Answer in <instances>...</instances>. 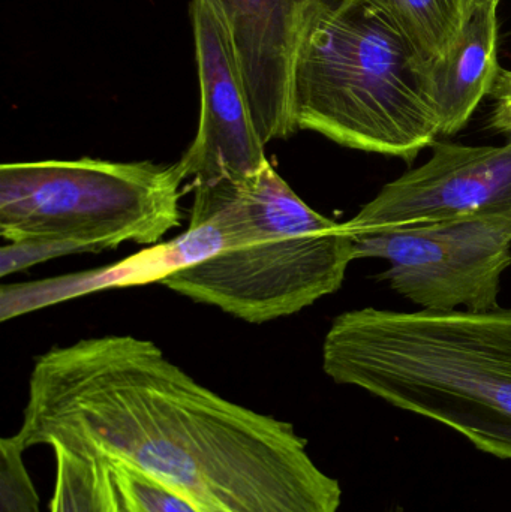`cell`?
Here are the masks:
<instances>
[{
  "instance_id": "cell-2",
  "label": "cell",
  "mask_w": 511,
  "mask_h": 512,
  "mask_svg": "<svg viewBox=\"0 0 511 512\" xmlns=\"http://www.w3.org/2000/svg\"><path fill=\"white\" fill-rule=\"evenodd\" d=\"M323 370L511 460V310H350L333 319Z\"/></svg>"
},
{
  "instance_id": "cell-8",
  "label": "cell",
  "mask_w": 511,
  "mask_h": 512,
  "mask_svg": "<svg viewBox=\"0 0 511 512\" xmlns=\"http://www.w3.org/2000/svg\"><path fill=\"white\" fill-rule=\"evenodd\" d=\"M195 60L200 81V122L180 159L194 186L242 179L269 162L234 53L230 27L212 0H192Z\"/></svg>"
},
{
  "instance_id": "cell-16",
  "label": "cell",
  "mask_w": 511,
  "mask_h": 512,
  "mask_svg": "<svg viewBox=\"0 0 511 512\" xmlns=\"http://www.w3.org/2000/svg\"><path fill=\"white\" fill-rule=\"evenodd\" d=\"M390 512H402L401 510H393V511H390Z\"/></svg>"
},
{
  "instance_id": "cell-4",
  "label": "cell",
  "mask_w": 511,
  "mask_h": 512,
  "mask_svg": "<svg viewBox=\"0 0 511 512\" xmlns=\"http://www.w3.org/2000/svg\"><path fill=\"white\" fill-rule=\"evenodd\" d=\"M428 71L369 0H314L294 63L297 131L411 164L440 137Z\"/></svg>"
},
{
  "instance_id": "cell-6",
  "label": "cell",
  "mask_w": 511,
  "mask_h": 512,
  "mask_svg": "<svg viewBox=\"0 0 511 512\" xmlns=\"http://www.w3.org/2000/svg\"><path fill=\"white\" fill-rule=\"evenodd\" d=\"M354 240L356 258L386 261L378 279L422 310L500 307L501 277L511 265V210L356 234Z\"/></svg>"
},
{
  "instance_id": "cell-9",
  "label": "cell",
  "mask_w": 511,
  "mask_h": 512,
  "mask_svg": "<svg viewBox=\"0 0 511 512\" xmlns=\"http://www.w3.org/2000/svg\"><path fill=\"white\" fill-rule=\"evenodd\" d=\"M227 20L255 128L264 144L297 131L293 75L314 0H212Z\"/></svg>"
},
{
  "instance_id": "cell-10",
  "label": "cell",
  "mask_w": 511,
  "mask_h": 512,
  "mask_svg": "<svg viewBox=\"0 0 511 512\" xmlns=\"http://www.w3.org/2000/svg\"><path fill=\"white\" fill-rule=\"evenodd\" d=\"M498 5L500 0H476L447 56L429 65V93L443 137H452L467 126L501 68Z\"/></svg>"
},
{
  "instance_id": "cell-14",
  "label": "cell",
  "mask_w": 511,
  "mask_h": 512,
  "mask_svg": "<svg viewBox=\"0 0 511 512\" xmlns=\"http://www.w3.org/2000/svg\"><path fill=\"white\" fill-rule=\"evenodd\" d=\"M20 436L0 441V512H41L39 496L24 465Z\"/></svg>"
},
{
  "instance_id": "cell-7",
  "label": "cell",
  "mask_w": 511,
  "mask_h": 512,
  "mask_svg": "<svg viewBox=\"0 0 511 512\" xmlns=\"http://www.w3.org/2000/svg\"><path fill=\"white\" fill-rule=\"evenodd\" d=\"M431 149L426 164L387 183L345 228L356 236L511 210V138L503 146L434 141Z\"/></svg>"
},
{
  "instance_id": "cell-11",
  "label": "cell",
  "mask_w": 511,
  "mask_h": 512,
  "mask_svg": "<svg viewBox=\"0 0 511 512\" xmlns=\"http://www.w3.org/2000/svg\"><path fill=\"white\" fill-rule=\"evenodd\" d=\"M425 60H443L461 35L476 0H369Z\"/></svg>"
},
{
  "instance_id": "cell-13",
  "label": "cell",
  "mask_w": 511,
  "mask_h": 512,
  "mask_svg": "<svg viewBox=\"0 0 511 512\" xmlns=\"http://www.w3.org/2000/svg\"><path fill=\"white\" fill-rule=\"evenodd\" d=\"M110 468L125 512H200L179 493L131 466L110 463Z\"/></svg>"
},
{
  "instance_id": "cell-15",
  "label": "cell",
  "mask_w": 511,
  "mask_h": 512,
  "mask_svg": "<svg viewBox=\"0 0 511 512\" xmlns=\"http://www.w3.org/2000/svg\"><path fill=\"white\" fill-rule=\"evenodd\" d=\"M489 98L494 102L489 128L511 138V71L500 68L489 90Z\"/></svg>"
},
{
  "instance_id": "cell-1",
  "label": "cell",
  "mask_w": 511,
  "mask_h": 512,
  "mask_svg": "<svg viewBox=\"0 0 511 512\" xmlns=\"http://www.w3.org/2000/svg\"><path fill=\"white\" fill-rule=\"evenodd\" d=\"M17 435L26 450L63 447L131 466L200 512L341 507V484L293 424L219 396L128 334L39 355Z\"/></svg>"
},
{
  "instance_id": "cell-12",
  "label": "cell",
  "mask_w": 511,
  "mask_h": 512,
  "mask_svg": "<svg viewBox=\"0 0 511 512\" xmlns=\"http://www.w3.org/2000/svg\"><path fill=\"white\" fill-rule=\"evenodd\" d=\"M56 480L50 512H125L110 463L53 447Z\"/></svg>"
},
{
  "instance_id": "cell-5",
  "label": "cell",
  "mask_w": 511,
  "mask_h": 512,
  "mask_svg": "<svg viewBox=\"0 0 511 512\" xmlns=\"http://www.w3.org/2000/svg\"><path fill=\"white\" fill-rule=\"evenodd\" d=\"M182 165L50 159L0 167V234L9 243L56 240L83 252L156 245L179 227Z\"/></svg>"
},
{
  "instance_id": "cell-3",
  "label": "cell",
  "mask_w": 511,
  "mask_h": 512,
  "mask_svg": "<svg viewBox=\"0 0 511 512\" xmlns=\"http://www.w3.org/2000/svg\"><path fill=\"white\" fill-rule=\"evenodd\" d=\"M191 218L221 231V251L161 280L249 324L293 316L341 289L356 240L305 203L267 162L242 179L194 186Z\"/></svg>"
}]
</instances>
